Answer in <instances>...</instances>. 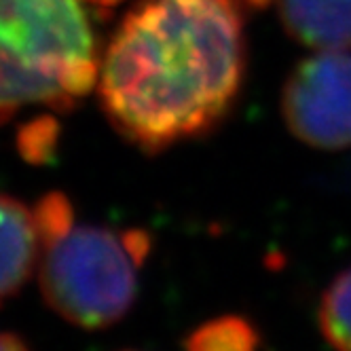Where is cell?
<instances>
[{
  "label": "cell",
  "mask_w": 351,
  "mask_h": 351,
  "mask_svg": "<svg viewBox=\"0 0 351 351\" xmlns=\"http://www.w3.org/2000/svg\"><path fill=\"white\" fill-rule=\"evenodd\" d=\"M245 77L239 0H142L99 60V102L146 153L197 138L227 117Z\"/></svg>",
  "instance_id": "obj_1"
},
{
  "label": "cell",
  "mask_w": 351,
  "mask_h": 351,
  "mask_svg": "<svg viewBox=\"0 0 351 351\" xmlns=\"http://www.w3.org/2000/svg\"><path fill=\"white\" fill-rule=\"evenodd\" d=\"M85 0H0V121L26 108H66L99 72Z\"/></svg>",
  "instance_id": "obj_2"
},
{
  "label": "cell",
  "mask_w": 351,
  "mask_h": 351,
  "mask_svg": "<svg viewBox=\"0 0 351 351\" xmlns=\"http://www.w3.org/2000/svg\"><path fill=\"white\" fill-rule=\"evenodd\" d=\"M153 239L144 229L77 224L43 245L40 292L58 315L85 330L117 324L138 294V269Z\"/></svg>",
  "instance_id": "obj_3"
},
{
  "label": "cell",
  "mask_w": 351,
  "mask_h": 351,
  "mask_svg": "<svg viewBox=\"0 0 351 351\" xmlns=\"http://www.w3.org/2000/svg\"><path fill=\"white\" fill-rule=\"evenodd\" d=\"M290 134L317 150L351 146V53L315 51L296 64L282 89Z\"/></svg>",
  "instance_id": "obj_4"
},
{
  "label": "cell",
  "mask_w": 351,
  "mask_h": 351,
  "mask_svg": "<svg viewBox=\"0 0 351 351\" xmlns=\"http://www.w3.org/2000/svg\"><path fill=\"white\" fill-rule=\"evenodd\" d=\"M40 245L34 210L0 195V305L32 278Z\"/></svg>",
  "instance_id": "obj_5"
},
{
  "label": "cell",
  "mask_w": 351,
  "mask_h": 351,
  "mask_svg": "<svg viewBox=\"0 0 351 351\" xmlns=\"http://www.w3.org/2000/svg\"><path fill=\"white\" fill-rule=\"evenodd\" d=\"M288 34L315 51L351 47V0H275Z\"/></svg>",
  "instance_id": "obj_6"
},
{
  "label": "cell",
  "mask_w": 351,
  "mask_h": 351,
  "mask_svg": "<svg viewBox=\"0 0 351 351\" xmlns=\"http://www.w3.org/2000/svg\"><path fill=\"white\" fill-rule=\"evenodd\" d=\"M258 332L241 315H220L184 339L186 351H258Z\"/></svg>",
  "instance_id": "obj_7"
},
{
  "label": "cell",
  "mask_w": 351,
  "mask_h": 351,
  "mask_svg": "<svg viewBox=\"0 0 351 351\" xmlns=\"http://www.w3.org/2000/svg\"><path fill=\"white\" fill-rule=\"evenodd\" d=\"M317 322L324 339L337 351H351V267L324 292Z\"/></svg>",
  "instance_id": "obj_8"
},
{
  "label": "cell",
  "mask_w": 351,
  "mask_h": 351,
  "mask_svg": "<svg viewBox=\"0 0 351 351\" xmlns=\"http://www.w3.org/2000/svg\"><path fill=\"white\" fill-rule=\"evenodd\" d=\"M0 351H30V347L15 332H0Z\"/></svg>",
  "instance_id": "obj_9"
},
{
  "label": "cell",
  "mask_w": 351,
  "mask_h": 351,
  "mask_svg": "<svg viewBox=\"0 0 351 351\" xmlns=\"http://www.w3.org/2000/svg\"><path fill=\"white\" fill-rule=\"evenodd\" d=\"M250 5H254V7H269V5H273L275 0H247Z\"/></svg>",
  "instance_id": "obj_10"
}]
</instances>
